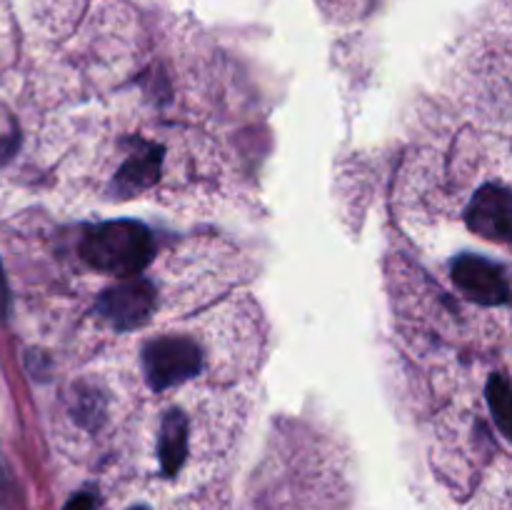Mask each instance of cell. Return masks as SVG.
<instances>
[{
    "label": "cell",
    "instance_id": "cell-2",
    "mask_svg": "<svg viewBox=\"0 0 512 510\" xmlns=\"http://www.w3.org/2000/svg\"><path fill=\"white\" fill-rule=\"evenodd\" d=\"M203 368V353L188 335H160L143 353V370L153 390L185 383Z\"/></svg>",
    "mask_w": 512,
    "mask_h": 510
},
{
    "label": "cell",
    "instance_id": "cell-11",
    "mask_svg": "<svg viewBox=\"0 0 512 510\" xmlns=\"http://www.w3.org/2000/svg\"><path fill=\"white\" fill-rule=\"evenodd\" d=\"M133 510H145V508H133Z\"/></svg>",
    "mask_w": 512,
    "mask_h": 510
},
{
    "label": "cell",
    "instance_id": "cell-1",
    "mask_svg": "<svg viewBox=\"0 0 512 510\" xmlns=\"http://www.w3.org/2000/svg\"><path fill=\"white\" fill-rule=\"evenodd\" d=\"M78 253L95 273L135 278L153 260V235L138 220H108L83 235Z\"/></svg>",
    "mask_w": 512,
    "mask_h": 510
},
{
    "label": "cell",
    "instance_id": "cell-6",
    "mask_svg": "<svg viewBox=\"0 0 512 510\" xmlns=\"http://www.w3.org/2000/svg\"><path fill=\"white\" fill-rule=\"evenodd\" d=\"M163 165V148L155 143H140L135 140L130 153L125 155L120 168L115 170V188L125 195L140 193L153 185Z\"/></svg>",
    "mask_w": 512,
    "mask_h": 510
},
{
    "label": "cell",
    "instance_id": "cell-10",
    "mask_svg": "<svg viewBox=\"0 0 512 510\" xmlns=\"http://www.w3.org/2000/svg\"><path fill=\"white\" fill-rule=\"evenodd\" d=\"M68 510H93V498L90 495H78V498L70 500Z\"/></svg>",
    "mask_w": 512,
    "mask_h": 510
},
{
    "label": "cell",
    "instance_id": "cell-8",
    "mask_svg": "<svg viewBox=\"0 0 512 510\" xmlns=\"http://www.w3.org/2000/svg\"><path fill=\"white\" fill-rule=\"evenodd\" d=\"M488 405L500 435H510V380L508 375H493L488 383Z\"/></svg>",
    "mask_w": 512,
    "mask_h": 510
},
{
    "label": "cell",
    "instance_id": "cell-7",
    "mask_svg": "<svg viewBox=\"0 0 512 510\" xmlns=\"http://www.w3.org/2000/svg\"><path fill=\"white\" fill-rule=\"evenodd\" d=\"M188 443H190V423L185 415L170 413L168 418L160 425L158 435V458L163 463L165 473L173 475L175 470L183 465L185 455H188Z\"/></svg>",
    "mask_w": 512,
    "mask_h": 510
},
{
    "label": "cell",
    "instance_id": "cell-5",
    "mask_svg": "<svg viewBox=\"0 0 512 510\" xmlns=\"http://www.w3.org/2000/svg\"><path fill=\"white\" fill-rule=\"evenodd\" d=\"M468 225L475 235L498 243L510 238V193L505 185L488 183L478 188L468 208Z\"/></svg>",
    "mask_w": 512,
    "mask_h": 510
},
{
    "label": "cell",
    "instance_id": "cell-4",
    "mask_svg": "<svg viewBox=\"0 0 512 510\" xmlns=\"http://www.w3.org/2000/svg\"><path fill=\"white\" fill-rule=\"evenodd\" d=\"M155 308V288L150 280L125 278L110 290H105L98 300V313L113 325L115 330H133L148 323Z\"/></svg>",
    "mask_w": 512,
    "mask_h": 510
},
{
    "label": "cell",
    "instance_id": "cell-9",
    "mask_svg": "<svg viewBox=\"0 0 512 510\" xmlns=\"http://www.w3.org/2000/svg\"><path fill=\"white\" fill-rule=\"evenodd\" d=\"M10 308V293H8V280H5V270L0 265V320H5Z\"/></svg>",
    "mask_w": 512,
    "mask_h": 510
},
{
    "label": "cell",
    "instance_id": "cell-3",
    "mask_svg": "<svg viewBox=\"0 0 512 510\" xmlns=\"http://www.w3.org/2000/svg\"><path fill=\"white\" fill-rule=\"evenodd\" d=\"M453 285L480 305H508L510 280L503 265L483 255H458L450 265Z\"/></svg>",
    "mask_w": 512,
    "mask_h": 510
}]
</instances>
